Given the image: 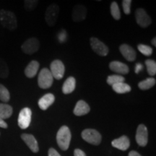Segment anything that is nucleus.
Wrapping results in <instances>:
<instances>
[{
    "label": "nucleus",
    "instance_id": "1",
    "mask_svg": "<svg viewBox=\"0 0 156 156\" xmlns=\"http://www.w3.org/2000/svg\"><path fill=\"white\" fill-rule=\"evenodd\" d=\"M0 23L4 28L14 30L17 27L16 16L12 12L1 9L0 10Z\"/></svg>",
    "mask_w": 156,
    "mask_h": 156
},
{
    "label": "nucleus",
    "instance_id": "2",
    "mask_svg": "<svg viewBox=\"0 0 156 156\" xmlns=\"http://www.w3.org/2000/svg\"><path fill=\"white\" fill-rule=\"evenodd\" d=\"M71 132L67 126H62L58 129L56 134V141L57 144L62 151H67L69 147L71 141Z\"/></svg>",
    "mask_w": 156,
    "mask_h": 156
},
{
    "label": "nucleus",
    "instance_id": "3",
    "mask_svg": "<svg viewBox=\"0 0 156 156\" xmlns=\"http://www.w3.org/2000/svg\"><path fill=\"white\" fill-rule=\"evenodd\" d=\"M54 77L50 70L47 68H44L39 73L38 77V86L42 89H47L53 84Z\"/></svg>",
    "mask_w": 156,
    "mask_h": 156
},
{
    "label": "nucleus",
    "instance_id": "4",
    "mask_svg": "<svg viewBox=\"0 0 156 156\" xmlns=\"http://www.w3.org/2000/svg\"><path fill=\"white\" fill-rule=\"evenodd\" d=\"M81 135L85 141L94 145H98L102 140L101 134L97 130L93 129H86L83 130Z\"/></svg>",
    "mask_w": 156,
    "mask_h": 156
},
{
    "label": "nucleus",
    "instance_id": "5",
    "mask_svg": "<svg viewBox=\"0 0 156 156\" xmlns=\"http://www.w3.org/2000/svg\"><path fill=\"white\" fill-rule=\"evenodd\" d=\"M59 12V7L56 4H52L46 9L45 20L48 26L52 27L56 23Z\"/></svg>",
    "mask_w": 156,
    "mask_h": 156
},
{
    "label": "nucleus",
    "instance_id": "6",
    "mask_svg": "<svg viewBox=\"0 0 156 156\" xmlns=\"http://www.w3.org/2000/svg\"><path fill=\"white\" fill-rule=\"evenodd\" d=\"M31 117H32V112L30 108L27 107L23 108L20 112L18 119H17L18 126L23 129L28 128L30 124Z\"/></svg>",
    "mask_w": 156,
    "mask_h": 156
},
{
    "label": "nucleus",
    "instance_id": "7",
    "mask_svg": "<svg viewBox=\"0 0 156 156\" xmlns=\"http://www.w3.org/2000/svg\"><path fill=\"white\" fill-rule=\"evenodd\" d=\"M40 48V42L36 38H30L23 43L21 49L25 54H32L38 51Z\"/></svg>",
    "mask_w": 156,
    "mask_h": 156
},
{
    "label": "nucleus",
    "instance_id": "8",
    "mask_svg": "<svg viewBox=\"0 0 156 156\" xmlns=\"http://www.w3.org/2000/svg\"><path fill=\"white\" fill-rule=\"evenodd\" d=\"M135 18L136 23L143 28H147L152 23L151 17L147 15V13L143 8H138L136 9Z\"/></svg>",
    "mask_w": 156,
    "mask_h": 156
},
{
    "label": "nucleus",
    "instance_id": "9",
    "mask_svg": "<svg viewBox=\"0 0 156 156\" xmlns=\"http://www.w3.org/2000/svg\"><path fill=\"white\" fill-rule=\"evenodd\" d=\"M50 72L54 78L56 80H61L64 77L65 73V67L63 62L60 60H54L51 62L50 66Z\"/></svg>",
    "mask_w": 156,
    "mask_h": 156
},
{
    "label": "nucleus",
    "instance_id": "10",
    "mask_svg": "<svg viewBox=\"0 0 156 156\" xmlns=\"http://www.w3.org/2000/svg\"><path fill=\"white\" fill-rule=\"evenodd\" d=\"M90 46L93 51L99 56H106L108 54V46L95 37H92L90 38Z\"/></svg>",
    "mask_w": 156,
    "mask_h": 156
},
{
    "label": "nucleus",
    "instance_id": "11",
    "mask_svg": "<svg viewBox=\"0 0 156 156\" xmlns=\"http://www.w3.org/2000/svg\"><path fill=\"white\" fill-rule=\"evenodd\" d=\"M136 141L141 147H145L148 142V132L147 129L144 124H140L136 129Z\"/></svg>",
    "mask_w": 156,
    "mask_h": 156
},
{
    "label": "nucleus",
    "instance_id": "12",
    "mask_svg": "<svg viewBox=\"0 0 156 156\" xmlns=\"http://www.w3.org/2000/svg\"><path fill=\"white\" fill-rule=\"evenodd\" d=\"M86 15L87 9L85 6L83 5H77L74 7L73 13H72L73 21L76 23L81 22L86 18Z\"/></svg>",
    "mask_w": 156,
    "mask_h": 156
},
{
    "label": "nucleus",
    "instance_id": "13",
    "mask_svg": "<svg viewBox=\"0 0 156 156\" xmlns=\"http://www.w3.org/2000/svg\"><path fill=\"white\" fill-rule=\"evenodd\" d=\"M119 50L122 56L129 62H133L136 59V54L135 50L132 46L127 44H122L119 47Z\"/></svg>",
    "mask_w": 156,
    "mask_h": 156
},
{
    "label": "nucleus",
    "instance_id": "14",
    "mask_svg": "<svg viewBox=\"0 0 156 156\" xmlns=\"http://www.w3.org/2000/svg\"><path fill=\"white\" fill-rule=\"evenodd\" d=\"M21 138L25 142V143L28 145V147L30 148L31 151L35 153H38L39 151L38 144L34 135L30 134H23L21 135Z\"/></svg>",
    "mask_w": 156,
    "mask_h": 156
},
{
    "label": "nucleus",
    "instance_id": "15",
    "mask_svg": "<svg viewBox=\"0 0 156 156\" xmlns=\"http://www.w3.org/2000/svg\"><path fill=\"white\" fill-rule=\"evenodd\" d=\"M109 67L112 71L120 75H126L128 74L129 69L126 64L119 61H113L109 64Z\"/></svg>",
    "mask_w": 156,
    "mask_h": 156
},
{
    "label": "nucleus",
    "instance_id": "16",
    "mask_svg": "<svg viewBox=\"0 0 156 156\" xmlns=\"http://www.w3.org/2000/svg\"><path fill=\"white\" fill-rule=\"evenodd\" d=\"M112 145L113 147L120 151H126L130 146V141L129 138L125 135H123L118 139L114 140L112 142Z\"/></svg>",
    "mask_w": 156,
    "mask_h": 156
},
{
    "label": "nucleus",
    "instance_id": "17",
    "mask_svg": "<svg viewBox=\"0 0 156 156\" xmlns=\"http://www.w3.org/2000/svg\"><path fill=\"white\" fill-rule=\"evenodd\" d=\"M90 108L89 105L85 101L80 100L77 101V103H76L73 113L76 116H80L87 114L90 112Z\"/></svg>",
    "mask_w": 156,
    "mask_h": 156
},
{
    "label": "nucleus",
    "instance_id": "18",
    "mask_svg": "<svg viewBox=\"0 0 156 156\" xmlns=\"http://www.w3.org/2000/svg\"><path fill=\"white\" fill-rule=\"evenodd\" d=\"M55 101V96L52 93H47L41 98L38 101V106L41 110H46Z\"/></svg>",
    "mask_w": 156,
    "mask_h": 156
},
{
    "label": "nucleus",
    "instance_id": "19",
    "mask_svg": "<svg viewBox=\"0 0 156 156\" xmlns=\"http://www.w3.org/2000/svg\"><path fill=\"white\" fill-rule=\"evenodd\" d=\"M40 64L37 61L33 60L28 64L25 69V75L28 78H33L38 73Z\"/></svg>",
    "mask_w": 156,
    "mask_h": 156
},
{
    "label": "nucleus",
    "instance_id": "20",
    "mask_svg": "<svg viewBox=\"0 0 156 156\" xmlns=\"http://www.w3.org/2000/svg\"><path fill=\"white\" fill-rule=\"evenodd\" d=\"M76 87V80L75 77H68L63 84L62 86V92L64 94H69L75 90Z\"/></svg>",
    "mask_w": 156,
    "mask_h": 156
},
{
    "label": "nucleus",
    "instance_id": "21",
    "mask_svg": "<svg viewBox=\"0 0 156 156\" xmlns=\"http://www.w3.org/2000/svg\"><path fill=\"white\" fill-rule=\"evenodd\" d=\"M13 113L12 107L7 103H0V118L2 119H9Z\"/></svg>",
    "mask_w": 156,
    "mask_h": 156
},
{
    "label": "nucleus",
    "instance_id": "22",
    "mask_svg": "<svg viewBox=\"0 0 156 156\" xmlns=\"http://www.w3.org/2000/svg\"><path fill=\"white\" fill-rule=\"evenodd\" d=\"M112 89L115 92L119 93V94H124V93H129L131 91V87L125 83H120L113 85Z\"/></svg>",
    "mask_w": 156,
    "mask_h": 156
},
{
    "label": "nucleus",
    "instance_id": "23",
    "mask_svg": "<svg viewBox=\"0 0 156 156\" xmlns=\"http://www.w3.org/2000/svg\"><path fill=\"white\" fill-rule=\"evenodd\" d=\"M156 80L155 78L153 77H149L145 80H142L138 84V87L140 90H146L151 89V87H153L154 85H155Z\"/></svg>",
    "mask_w": 156,
    "mask_h": 156
},
{
    "label": "nucleus",
    "instance_id": "24",
    "mask_svg": "<svg viewBox=\"0 0 156 156\" xmlns=\"http://www.w3.org/2000/svg\"><path fill=\"white\" fill-rule=\"evenodd\" d=\"M125 80V78L123 76L119 75H110L107 77L106 82L109 85H115V84L120 83H124Z\"/></svg>",
    "mask_w": 156,
    "mask_h": 156
},
{
    "label": "nucleus",
    "instance_id": "25",
    "mask_svg": "<svg viewBox=\"0 0 156 156\" xmlns=\"http://www.w3.org/2000/svg\"><path fill=\"white\" fill-rule=\"evenodd\" d=\"M10 99V94L9 90L5 85L0 84V100L4 103H7Z\"/></svg>",
    "mask_w": 156,
    "mask_h": 156
},
{
    "label": "nucleus",
    "instance_id": "26",
    "mask_svg": "<svg viewBox=\"0 0 156 156\" xmlns=\"http://www.w3.org/2000/svg\"><path fill=\"white\" fill-rule=\"evenodd\" d=\"M145 65L148 74L151 76H155L156 75V62L153 59H147Z\"/></svg>",
    "mask_w": 156,
    "mask_h": 156
},
{
    "label": "nucleus",
    "instance_id": "27",
    "mask_svg": "<svg viewBox=\"0 0 156 156\" xmlns=\"http://www.w3.org/2000/svg\"><path fill=\"white\" fill-rule=\"evenodd\" d=\"M9 75V68L7 63L2 58H0V77L5 79Z\"/></svg>",
    "mask_w": 156,
    "mask_h": 156
},
{
    "label": "nucleus",
    "instance_id": "28",
    "mask_svg": "<svg viewBox=\"0 0 156 156\" xmlns=\"http://www.w3.org/2000/svg\"><path fill=\"white\" fill-rule=\"evenodd\" d=\"M111 14H112V17L116 20H119L121 18V12L119 7L118 4L116 2H113L111 5Z\"/></svg>",
    "mask_w": 156,
    "mask_h": 156
},
{
    "label": "nucleus",
    "instance_id": "29",
    "mask_svg": "<svg viewBox=\"0 0 156 156\" xmlns=\"http://www.w3.org/2000/svg\"><path fill=\"white\" fill-rule=\"evenodd\" d=\"M137 48L139 50L140 53H142L143 55L149 56L153 54V48L151 46H147V45L145 44H139L137 46Z\"/></svg>",
    "mask_w": 156,
    "mask_h": 156
},
{
    "label": "nucleus",
    "instance_id": "30",
    "mask_svg": "<svg viewBox=\"0 0 156 156\" xmlns=\"http://www.w3.org/2000/svg\"><path fill=\"white\" fill-rule=\"evenodd\" d=\"M38 1L37 0H25L24 2V7L26 11H32L34 10L38 6Z\"/></svg>",
    "mask_w": 156,
    "mask_h": 156
},
{
    "label": "nucleus",
    "instance_id": "31",
    "mask_svg": "<svg viewBox=\"0 0 156 156\" xmlns=\"http://www.w3.org/2000/svg\"><path fill=\"white\" fill-rule=\"evenodd\" d=\"M131 0H124V1H122L123 10H124V12L126 15H129L130 12H131Z\"/></svg>",
    "mask_w": 156,
    "mask_h": 156
},
{
    "label": "nucleus",
    "instance_id": "32",
    "mask_svg": "<svg viewBox=\"0 0 156 156\" xmlns=\"http://www.w3.org/2000/svg\"><path fill=\"white\" fill-rule=\"evenodd\" d=\"M57 38L58 41H59V43H61V44H63V43L65 42L67 39V31L65 30H60L57 35Z\"/></svg>",
    "mask_w": 156,
    "mask_h": 156
},
{
    "label": "nucleus",
    "instance_id": "33",
    "mask_svg": "<svg viewBox=\"0 0 156 156\" xmlns=\"http://www.w3.org/2000/svg\"><path fill=\"white\" fill-rule=\"evenodd\" d=\"M48 156H61L59 153L54 148H50L48 151Z\"/></svg>",
    "mask_w": 156,
    "mask_h": 156
},
{
    "label": "nucleus",
    "instance_id": "34",
    "mask_svg": "<svg viewBox=\"0 0 156 156\" xmlns=\"http://www.w3.org/2000/svg\"><path fill=\"white\" fill-rule=\"evenodd\" d=\"M142 69H143V66H142V64L137 63L136 64L135 69H134V71H135L136 74H139Z\"/></svg>",
    "mask_w": 156,
    "mask_h": 156
},
{
    "label": "nucleus",
    "instance_id": "35",
    "mask_svg": "<svg viewBox=\"0 0 156 156\" xmlns=\"http://www.w3.org/2000/svg\"><path fill=\"white\" fill-rule=\"evenodd\" d=\"M74 155L75 156H86L85 153L80 149H75L74 151Z\"/></svg>",
    "mask_w": 156,
    "mask_h": 156
},
{
    "label": "nucleus",
    "instance_id": "36",
    "mask_svg": "<svg viewBox=\"0 0 156 156\" xmlns=\"http://www.w3.org/2000/svg\"><path fill=\"white\" fill-rule=\"evenodd\" d=\"M0 127L3 129H7L8 127V125H7V123H6L3 119H2L1 118H0Z\"/></svg>",
    "mask_w": 156,
    "mask_h": 156
},
{
    "label": "nucleus",
    "instance_id": "37",
    "mask_svg": "<svg viewBox=\"0 0 156 156\" xmlns=\"http://www.w3.org/2000/svg\"><path fill=\"white\" fill-rule=\"evenodd\" d=\"M128 156H141V155H140V154L137 153V152L132 151L130 152L129 153Z\"/></svg>",
    "mask_w": 156,
    "mask_h": 156
},
{
    "label": "nucleus",
    "instance_id": "38",
    "mask_svg": "<svg viewBox=\"0 0 156 156\" xmlns=\"http://www.w3.org/2000/svg\"><path fill=\"white\" fill-rule=\"evenodd\" d=\"M155 41H156V38H153V40H152V44H153V46H155H155H156V42H155Z\"/></svg>",
    "mask_w": 156,
    "mask_h": 156
}]
</instances>
